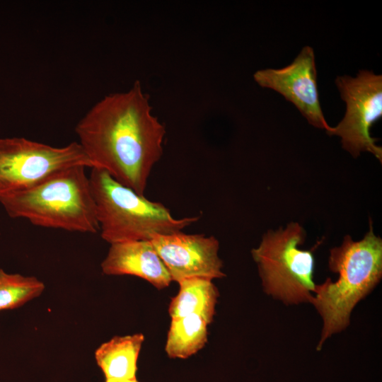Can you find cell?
<instances>
[{
  "instance_id": "cell-9",
  "label": "cell",
  "mask_w": 382,
  "mask_h": 382,
  "mask_svg": "<svg viewBox=\"0 0 382 382\" xmlns=\"http://www.w3.org/2000/svg\"><path fill=\"white\" fill-rule=\"evenodd\" d=\"M150 241L176 282L190 277L222 278L219 243L214 236L182 231L156 235Z\"/></svg>"
},
{
  "instance_id": "cell-15",
  "label": "cell",
  "mask_w": 382,
  "mask_h": 382,
  "mask_svg": "<svg viewBox=\"0 0 382 382\" xmlns=\"http://www.w3.org/2000/svg\"><path fill=\"white\" fill-rule=\"evenodd\" d=\"M105 382H139L137 378L133 379H109L105 380Z\"/></svg>"
},
{
  "instance_id": "cell-4",
  "label": "cell",
  "mask_w": 382,
  "mask_h": 382,
  "mask_svg": "<svg viewBox=\"0 0 382 382\" xmlns=\"http://www.w3.org/2000/svg\"><path fill=\"white\" fill-rule=\"evenodd\" d=\"M89 180L100 236L110 244L150 241L156 235L182 231L199 219L173 217L163 204L137 194L103 169L92 168Z\"/></svg>"
},
{
  "instance_id": "cell-8",
  "label": "cell",
  "mask_w": 382,
  "mask_h": 382,
  "mask_svg": "<svg viewBox=\"0 0 382 382\" xmlns=\"http://www.w3.org/2000/svg\"><path fill=\"white\" fill-rule=\"evenodd\" d=\"M253 78L261 87L271 88L292 103L309 124L327 132L330 130L320 107L312 47H304L289 65L258 70Z\"/></svg>"
},
{
  "instance_id": "cell-5",
  "label": "cell",
  "mask_w": 382,
  "mask_h": 382,
  "mask_svg": "<svg viewBox=\"0 0 382 382\" xmlns=\"http://www.w3.org/2000/svg\"><path fill=\"white\" fill-rule=\"evenodd\" d=\"M305 237L303 228L291 222L284 228L268 231L251 251L265 292L286 305L311 302L313 299V251L299 248Z\"/></svg>"
},
{
  "instance_id": "cell-13",
  "label": "cell",
  "mask_w": 382,
  "mask_h": 382,
  "mask_svg": "<svg viewBox=\"0 0 382 382\" xmlns=\"http://www.w3.org/2000/svg\"><path fill=\"white\" fill-rule=\"evenodd\" d=\"M209 323L202 317L190 315L171 318L165 350L173 359H187L207 343Z\"/></svg>"
},
{
  "instance_id": "cell-2",
  "label": "cell",
  "mask_w": 382,
  "mask_h": 382,
  "mask_svg": "<svg viewBox=\"0 0 382 382\" xmlns=\"http://www.w3.org/2000/svg\"><path fill=\"white\" fill-rule=\"evenodd\" d=\"M329 269L338 274L335 282L330 278L316 284L311 302L323 319L320 350L333 334L349 324L354 306L379 283L382 277V240L369 230L364 237L354 241L347 235L342 244L330 250Z\"/></svg>"
},
{
  "instance_id": "cell-1",
  "label": "cell",
  "mask_w": 382,
  "mask_h": 382,
  "mask_svg": "<svg viewBox=\"0 0 382 382\" xmlns=\"http://www.w3.org/2000/svg\"><path fill=\"white\" fill-rule=\"evenodd\" d=\"M75 130L91 168L105 170L144 196L151 170L163 155L166 128L153 115L139 81L100 99Z\"/></svg>"
},
{
  "instance_id": "cell-14",
  "label": "cell",
  "mask_w": 382,
  "mask_h": 382,
  "mask_svg": "<svg viewBox=\"0 0 382 382\" xmlns=\"http://www.w3.org/2000/svg\"><path fill=\"white\" fill-rule=\"evenodd\" d=\"M44 290V283L37 277L7 273L0 268V311L21 307Z\"/></svg>"
},
{
  "instance_id": "cell-11",
  "label": "cell",
  "mask_w": 382,
  "mask_h": 382,
  "mask_svg": "<svg viewBox=\"0 0 382 382\" xmlns=\"http://www.w3.org/2000/svg\"><path fill=\"white\" fill-rule=\"evenodd\" d=\"M144 341L141 333L115 336L96 349L95 359L105 380L137 378V363Z\"/></svg>"
},
{
  "instance_id": "cell-6",
  "label": "cell",
  "mask_w": 382,
  "mask_h": 382,
  "mask_svg": "<svg viewBox=\"0 0 382 382\" xmlns=\"http://www.w3.org/2000/svg\"><path fill=\"white\" fill-rule=\"evenodd\" d=\"M91 165L78 142L60 147L23 137L0 139V197L32 188L70 168Z\"/></svg>"
},
{
  "instance_id": "cell-10",
  "label": "cell",
  "mask_w": 382,
  "mask_h": 382,
  "mask_svg": "<svg viewBox=\"0 0 382 382\" xmlns=\"http://www.w3.org/2000/svg\"><path fill=\"white\" fill-rule=\"evenodd\" d=\"M107 275H132L141 278L158 289L173 282L168 269L150 241L110 244L100 265Z\"/></svg>"
},
{
  "instance_id": "cell-3",
  "label": "cell",
  "mask_w": 382,
  "mask_h": 382,
  "mask_svg": "<svg viewBox=\"0 0 382 382\" xmlns=\"http://www.w3.org/2000/svg\"><path fill=\"white\" fill-rule=\"evenodd\" d=\"M86 168L66 169L32 188L0 197V203L9 216L37 226L96 233V207Z\"/></svg>"
},
{
  "instance_id": "cell-7",
  "label": "cell",
  "mask_w": 382,
  "mask_h": 382,
  "mask_svg": "<svg viewBox=\"0 0 382 382\" xmlns=\"http://www.w3.org/2000/svg\"><path fill=\"white\" fill-rule=\"evenodd\" d=\"M335 83L346 103V112L327 134L339 136L343 149L352 156L368 151L381 162L382 148L376 144L369 129L382 116V76L360 70L356 77L337 76Z\"/></svg>"
},
{
  "instance_id": "cell-12",
  "label": "cell",
  "mask_w": 382,
  "mask_h": 382,
  "mask_svg": "<svg viewBox=\"0 0 382 382\" xmlns=\"http://www.w3.org/2000/svg\"><path fill=\"white\" fill-rule=\"evenodd\" d=\"M212 279L186 278L178 282L179 291L168 308L171 318L197 315L209 324L212 322L219 291Z\"/></svg>"
}]
</instances>
